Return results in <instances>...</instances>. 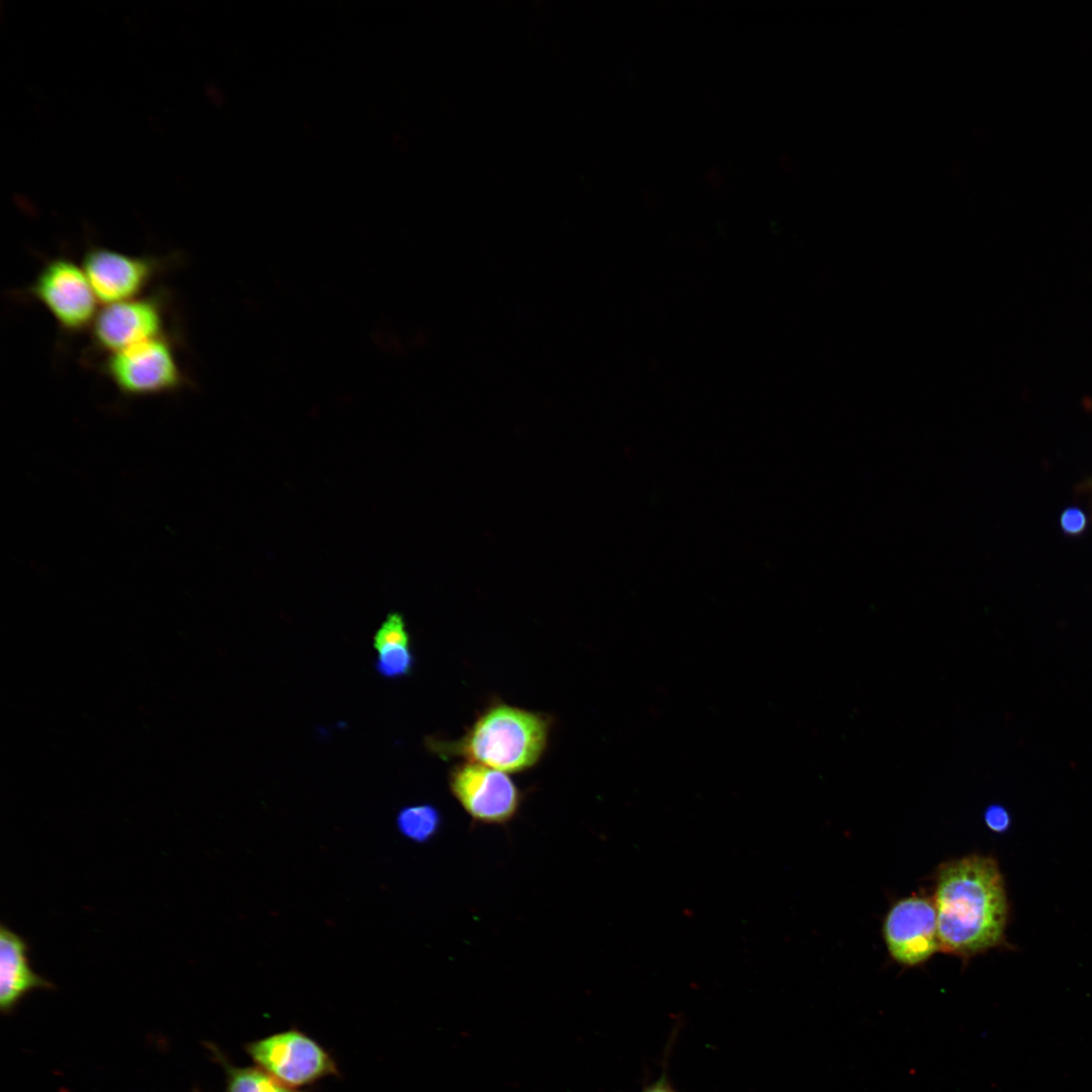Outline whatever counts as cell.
<instances>
[{"label": "cell", "instance_id": "obj_9", "mask_svg": "<svg viewBox=\"0 0 1092 1092\" xmlns=\"http://www.w3.org/2000/svg\"><path fill=\"white\" fill-rule=\"evenodd\" d=\"M161 314L151 300H124L108 304L96 316L97 342L113 353L156 338Z\"/></svg>", "mask_w": 1092, "mask_h": 1092}, {"label": "cell", "instance_id": "obj_1", "mask_svg": "<svg viewBox=\"0 0 1092 1092\" xmlns=\"http://www.w3.org/2000/svg\"><path fill=\"white\" fill-rule=\"evenodd\" d=\"M932 901L941 951L969 958L1003 943L1009 905L993 857L972 854L942 864Z\"/></svg>", "mask_w": 1092, "mask_h": 1092}, {"label": "cell", "instance_id": "obj_17", "mask_svg": "<svg viewBox=\"0 0 1092 1092\" xmlns=\"http://www.w3.org/2000/svg\"><path fill=\"white\" fill-rule=\"evenodd\" d=\"M640 1092H677L672 1085L668 1082L665 1075L660 1076L656 1081L646 1086Z\"/></svg>", "mask_w": 1092, "mask_h": 1092}, {"label": "cell", "instance_id": "obj_8", "mask_svg": "<svg viewBox=\"0 0 1092 1092\" xmlns=\"http://www.w3.org/2000/svg\"><path fill=\"white\" fill-rule=\"evenodd\" d=\"M83 266L95 296L108 304L128 300L152 274L150 261L106 249L89 251Z\"/></svg>", "mask_w": 1092, "mask_h": 1092}, {"label": "cell", "instance_id": "obj_18", "mask_svg": "<svg viewBox=\"0 0 1092 1092\" xmlns=\"http://www.w3.org/2000/svg\"><path fill=\"white\" fill-rule=\"evenodd\" d=\"M192 1092H201L198 1088H193Z\"/></svg>", "mask_w": 1092, "mask_h": 1092}, {"label": "cell", "instance_id": "obj_12", "mask_svg": "<svg viewBox=\"0 0 1092 1092\" xmlns=\"http://www.w3.org/2000/svg\"><path fill=\"white\" fill-rule=\"evenodd\" d=\"M441 814L431 804L412 805L402 808L396 817L399 831L417 842L432 839L441 827Z\"/></svg>", "mask_w": 1092, "mask_h": 1092}, {"label": "cell", "instance_id": "obj_16", "mask_svg": "<svg viewBox=\"0 0 1092 1092\" xmlns=\"http://www.w3.org/2000/svg\"><path fill=\"white\" fill-rule=\"evenodd\" d=\"M1086 525V515L1078 508H1068L1061 515V527L1067 534H1080L1085 530Z\"/></svg>", "mask_w": 1092, "mask_h": 1092}, {"label": "cell", "instance_id": "obj_13", "mask_svg": "<svg viewBox=\"0 0 1092 1092\" xmlns=\"http://www.w3.org/2000/svg\"><path fill=\"white\" fill-rule=\"evenodd\" d=\"M376 671L385 678H401L410 675L415 666L411 643L388 644L377 650Z\"/></svg>", "mask_w": 1092, "mask_h": 1092}, {"label": "cell", "instance_id": "obj_3", "mask_svg": "<svg viewBox=\"0 0 1092 1092\" xmlns=\"http://www.w3.org/2000/svg\"><path fill=\"white\" fill-rule=\"evenodd\" d=\"M256 1067L281 1083L300 1090L330 1077L339 1069L332 1055L297 1028L282 1030L245 1044Z\"/></svg>", "mask_w": 1092, "mask_h": 1092}, {"label": "cell", "instance_id": "obj_14", "mask_svg": "<svg viewBox=\"0 0 1092 1092\" xmlns=\"http://www.w3.org/2000/svg\"><path fill=\"white\" fill-rule=\"evenodd\" d=\"M393 643H411L405 621L397 612L389 613L373 636V646L376 650Z\"/></svg>", "mask_w": 1092, "mask_h": 1092}, {"label": "cell", "instance_id": "obj_7", "mask_svg": "<svg viewBox=\"0 0 1092 1092\" xmlns=\"http://www.w3.org/2000/svg\"><path fill=\"white\" fill-rule=\"evenodd\" d=\"M33 294L57 321L69 330L85 327L95 312V294L84 272L74 263L58 259L37 276Z\"/></svg>", "mask_w": 1092, "mask_h": 1092}, {"label": "cell", "instance_id": "obj_11", "mask_svg": "<svg viewBox=\"0 0 1092 1092\" xmlns=\"http://www.w3.org/2000/svg\"><path fill=\"white\" fill-rule=\"evenodd\" d=\"M205 1045L224 1071V1092H304L281 1083L258 1067L235 1066L213 1043Z\"/></svg>", "mask_w": 1092, "mask_h": 1092}, {"label": "cell", "instance_id": "obj_10", "mask_svg": "<svg viewBox=\"0 0 1092 1092\" xmlns=\"http://www.w3.org/2000/svg\"><path fill=\"white\" fill-rule=\"evenodd\" d=\"M27 943L4 924L0 926V1010L11 1014L20 1001L36 989L55 985L33 972L27 958Z\"/></svg>", "mask_w": 1092, "mask_h": 1092}, {"label": "cell", "instance_id": "obj_5", "mask_svg": "<svg viewBox=\"0 0 1092 1092\" xmlns=\"http://www.w3.org/2000/svg\"><path fill=\"white\" fill-rule=\"evenodd\" d=\"M107 372L127 395L170 391L181 381L170 346L158 337L114 352Z\"/></svg>", "mask_w": 1092, "mask_h": 1092}, {"label": "cell", "instance_id": "obj_2", "mask_svg": "<svg viewBox=\"0 0 1092 1092\" xmlns=\"http://www.w3.org/2000/svg\"><path fill=\"white\" fill-rule=\"evenodd\" d=\"M551 720L544 714L505 703L487 707L461 738L428 737V748L442 758L461 757L507 774L534 766L548 742Z\"/></svg>", "mask_w": 1092, "mask_h": 1092}, {"label": "cell", "instance_id": "obj_6", "mask_svg": "<svg viewBox=\"0 0 1092 1092\" xmlns=\"http://www.w3.org/2000/svg\"><path fill=\"white\" fill-rule=\"evenodd\" d=\"M890 956L899 964L914 967L940 950L933 901L912 896L898 901L883 926Z\"/></svg>", "mask_w": 1092, "mask_h": 1092}, {"label": "cell", "instance_id": "obj_15", "mask_svg": "<svg viewBox=\"0 0 1092 1092\" xmlns=\"http://www.w3.org/2000/svg\"><path fill=\"white\" fill-rule=\"evenodd\" d=\"M984 820L989 829L994 832H1005L1010 826V815L1008 811L1001 805H991L986 808L984 813Z\"/></svg>", "mask_w": 1092, "mask_h": 1092}, {"label": "cell", "instance_id": "obj_4", "mask_svg": "<svg viewBox=\"0 0 1092 1092\" xmlns=\"http://www.w3.org/2000/svg\"><path fill=\"white\" fill-rule=\"evenodd\" d=\"M448 784L461 807L479 823L505 824L521 805L522 793L507 772L476 762L456 764Z\"/></svg>", "mask_w": 1092, "mask_h": 1092}]
</instances>
